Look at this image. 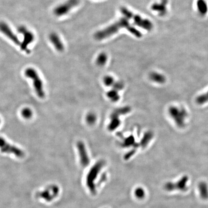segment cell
Returning a JSON list of instances; mask_svg holds the SVG:
<instances>
[{
  "label": "cell",
  "mask_w": 208,
  "mask_h": 208,
  "mask_svg": "<svg viewBox=\"0 0 208 208\" xmlns=\"http://www.w3.org/2000/svg\"><path fill=\"white\" fill-rule=\"evenodd\" d=\"M80 2V0H67L54 9V15L60 17L68 14L73 8L78 6Z\"/></svg>",
  "instance_id": "cell-5"
},
{
  "label": "cell",
  "mask_w": 208,
  "mask_h": 208,
  "mask_svg": "<svg viewBox=\"0 0 208 208\" xmlns=\"http://www.w3.org/2000/svg\"><path fill=\"white\" fill-rule=\"evenodd\" d=\"M167 0H161L159 3H155L151 6V9L157 12L160 16L165 15L167 12L166 5H167Z\"/></svg>",
  "instance_id": "cell-13"
},
{
  "label": "cell",
  "mask_w": 208,
  "mask_h": 208,
  "mask_svg": "<svg viewBox=\"0 0 208 208\" xmlns=\"http://www.w3.org/2000/svg\"><path fill=\"white\" fill-rule=\"evenodd\" d=\"M133 143V138H132V137H130V138H127L126 140L125 141L124 144H125V146H129V145H132Z\"/></svg>",
  "instance_id": "cell-25"
},
{
  "label": "cell",
  "mask_w": 208,
  "mask_h": 208,
  "mask_svg": "<svg viewBox=\"0 0 208 208\" xmlns=\"http://www.w3.org/2000/svg\"><path fill=\"white\" fill-rule=\"evenodd\" d=\"M18 32L20 34H22L23 36V40L20 44V48L22 50L25 51L26 53L29 54L31 51L28 48V47L29 45H30L34 41V34L24 26H19L18 28Z\"/></svg>",
  "instance_id": "cell-6"
},
{
  "label": "cell",
  "mask_w": 208,
  "mask_h": 208,
  "mask_svg": "<svg viewBox=\"0 0 208 208\" xmlns=\"http://www.w3.org/2000/svg\"><path fill=\"white\" fill-rule=\"evenodd\" d=\"M196 103L199 105H203L208 102V91L205 94L200 95L196 100Z\"/></svg>",
  "instance_id": "cell-18"
},
{
  "label": "cell",
  "mask_w": 208,
  "mask_h": 208,
  "mask_svg": "<svg viewBox=\"0 0 208 208\" xmlns=\"http://www.w3.org/2000/svg\"><path fill=\"white\" fill-rule=\"evenodd\" d=\"M0 149L2 152L12 153L18 157H22L24 155L23 152L21 149L8 143L2 137H0Z\"/></svg>",
  "instance_id": "cell-8"
},
{
  "label": "cell",
  "mask_w": 208,
  "mask_h": 208,
  "mask_svg": "<svg viewBox=\"0 0 208 208\" xmlns=\"http://www.w3.org/2000/svg\"><path fill=\"white\" fill-rule=\"evenodd\" d=\"M169 113L179 128L185 126V120L187 117V112L183 108L172 106L169 109Z\"/></svg>",
  "instance_id": "cell-4"
},
{
  "label": "cell",
  "mask_w": 208,
  "mask_h": 208,
  "mask_svg": "<svg viewBox=\"0 0 208 208\" xmlns=\"http://www.w3.org/2000/svg\"><path fill=\"white\" fill-rule=\"evenodd\" d=\"M188 177L187 176H184L176 183H168L165 185V189L168 191H173L177 190L185 191L187 190V183Z\"/></svg>",
  "instance_id": "cell-10"
},
{
  "label": "cell",
  "mask_w": 208,
  "mask_h": 208,
  "mask_svg": "<svg viewBox=\"0 0 208 208\" xmlns=\"http://www.w3.org/2000/svg\"><path fill=\"white\" fill-rule=\"evenodd\" d=\"M86 119L87 122L90 125H92L96 122V116L93 113L88 114Z\"/></svg>",
  "instance_id": "cell-22"
},
{
  "label": "cell",
  "mask_w": 208,
  "mask_h": 208,
  "mask_svg": "<svg viewBox=\"0 0 208 208\" xmlns=\"http://www.w3.org/2000/svg\"><path fill=\"white\" fill-rule=\"evenodd\" d=\"M150 78L155 82L160 84L164 83L166 81V79L163 75L157 72L151 73L150 75Z\"/></svg>",
  "instance_id": "cell-14"
},
{
  "label": "cell",
  "mask_w": 208,
  "mask_h": 208,
  "mask_svg": "<svg viewBox=\"0 0 208 208\" xmlns=\"http://www.w3.org/2000/svg\"><path fill=\"white\" fill-rule=\"evenodd\" d=\"M0 123H1V120H0Z\"/></svg>",
  "instance_id": "cell-26"
},
{
  "label": "cell",
  "mask_w": 208,
  "mask_h": 208,
  "mask_svg": "<svg viewBox=\"0 0 208 208\" xmlns=\"http://www.w3.org/2000/svg\"><path fill=\"white\" fill-rule=\"evenodd\" d=\"M77 146L80 155L81 163L83 165H88L90 160L84 143L82 142L79 141L77 144Z\"/></svg>",
  "instance_id": "cell-12"
},
{
  "label": "cell",
  "mask_w": 208,
  "mask_h": 208,
  "mask_svg": "<svg viewBox=\"0 0 208 208\" xmlns=\"http://www.w3.org/2000/svg\"><path fill=\"white\" fill-rule=\"evenodd\" d=\"M199 188L201 198L203 199H208V186L206 183H200L199 184Z\"/></svg>",
  "instance_id": "cell-16"
},
{
  "label": "cell",
  "mask_w": 208,
  "mask_h": 208,
  "mask_svg": "<svg viewBox=\"0 0 208 208\" xmlns=\"http://www.w3.org/2000/svg\"><path fill=\"white\" fill-rule=\"evenodd\" d=\"M120 10L122 14L125 18L127 19H132L135 24L138 27L148 31H151L153 29V24L149 19L143 18L140 15L133 14L132 12L125 7H122Z\"/></svg>",
  "instance_id": "cell-2"
},
{
  "label": "cell",
  "mask_w": 208,
  "mask_h": 208,
  "mask_svg": "<svg viewBox=\"0 0 208 208\" xmlns=\"http://www.w3.org/2000/svg\"><path fill=\"white\" fill-rule=\"evenodd\" d=\"M32 111L29 108H25L21 111V115L24 118L29 119L32 116Z\"/></svg>",
  "instance_id": "cell-20"
},
{
  "label": "cell",
  "mask_w": 208,
  "mask_h": 208,
  "mask_svg": "<svg viewBox=\"0 0 208 208\" xmlns=\"http://www.w3.org/2000/svg\"><path fill=\"white\" fill-rule=\"evenodd\" d=\"M104 163L103 161H99L98 163L94 166V167L92 168L91 170L89 173L87 177V183L88 186L90 188V190L92 192H95L96 189L94 185V181L96 179V177L98 176L99 172L103 167Z\"/></svg>",
  "instance_id": "cell-7"
},
{
  "label": "cell",
  "mask_w": 208,
  "mask_h": 208,
  "mask_svg": "<svg viewBox=\"0 0 208 208\" xmlns=\"http://www.w3.org/2000/svg\"><path fill=\"white\" fill-rule=\"evenodd\" d=\"M108 60V56L105 53H101L98 55L96 62L97 65L99 66H103L106 64Z\"/></svg>",
  "instance_id": "cell-17"
},
{
  "label": "cell",
  "mask_w": 208,
  "mask_h": 208,
  "mask_svg": "<svg viewBox=\"0 0 208 208\" xmlns=\"http://www.w3.org/2000/svg\"><path fill=\"white\" fill-rule=\"evenodd\" d=\"M135 195H136L137 198H139V199H142L145 196V191L142 188H137L135 191Z\"/></svg>",
  "instance_id": "cell-23"
},
{
  "label": "cell",
  "mask_w": 208,
  "mask_h": 208,
  "mask_svg": "<svg viewBox=\"0 0 208 208\" xmlns=\"http://www.w3.org/2000/svg\"><path fill=\"white\" fill-rule=\"evenodd\" d=\"M104 82L106 86H110L114 83L113 78L111 76H106L104 79Z\"/></svg>",
  "instance_id": "cell-24"
},
{
  "label": "cell",
  "mask_w": 208,
  "mask_h": 208,
  "mask_svg": "<svg viewBox=\"0 0 208 208\" xmlns=\"http://www.w3.org/2000/svg\"><path fill=\"white\" fill-rule=\"evenodd\" d=\"M25 75L32 80L34 90L38 96L40 98H44L45 93L43 90V82L36 70L33 68H28L25 72Z\"/></svg>",
  "instance_id": "cell-3"
},
{
  "label": "cell",
  "mask_w": 208,
  "mask_h": 208,
  "mask_svg": "<svg viewBox=\"0 0 208 208\" xmlns=\"http://www.w3.org/2000/svg\"><path fill=\"white\" fill-rule=\"evenodd\" d=\"M122 28L127 29L129 32L136 37L140 38L142 36L141 33L138 29L130 25L127 18H122L116 22L106 27V28L96 33L94 37L95 39L98 41L104 40L115 34L119 32V29Z\"/></svg>",
  "instance_id": "cell-1"
},
{
  "label": "cell",
  "mask_w": 208,
  "mask_h": 208,
  "mask_svg": "<svg viewBox=\"0 0 208 208\" xmlns=\"http://www.w3.org/2000/svg\"><path fill=\"white\" fill-rule=\"evenodd\" d=\"M49 39L56 50L62 52L64 50V45L59 36L56 33L51 32L49 35Z\"/></svg>",
  "instance_id": "cell-11"
},
{
  "label": "cell",
  "mask_w": 208,
  "mask_h": 208,
  "mask_svg": "<svg viewBox=\"0 0 208 208\" xmlns=\"http://www.w3.org/2000/svg\"><path fill=\"white\" fill-rule=\"evenodd\" d=\"M196 6L199 12L201 15H205L208 12V5L205 0H198L196 2Z\"/></svg>",
  "instance_id": "cell-15"
},
{
  "label": "cell",
  "mask_w": 208,
  "mask_h": 208,
  "mask_svg": "<svg viewBox=\"0 0 208 208\" xmlns=\"http://www.w3.org/2000/svg\"><path fill=\"white\" fill-rule=\"evenodd\" d=\"M152 134L151 133H146V135H145L144 138L142 139L141 142L142 145L143 147L146 146L149 143V141L152 138Z\"/></svg>",
  "instance_id": "cell-21"
},
{
  "label": "cell",
  "mask_w": 208,
  "mask_h": 208,
  "mask_svg": "<svg viewBox=\"0 0 208 208\" xmlns=\"http://www.w3.org/2000/svg\"><path fill=\"white\" fill-rule=\"evenodd\" d=\"M0 32L5 35L8 39L12 41L17 45H20L21 42L19 40L18 38L12 31L10 27L5 22H0Z\"/></svg>",
  "instance_id": "cell-9"
},
{
  "label": "cell",
  "mask_w": 208,
  "mask_h": 208,
  "mask_svg": "<svg viewBox=\"0 0 208 208\" xmlns=\"http://www.w3.org/2000/svg\"><path fill=\"white\" fill-rule=\"evenodd\" d=\"M108 96L112 101L116 102L119 99V96L118 93L117 92V90H112L109 92L108 93Z\"/></svg>",
  "instance_id": "cell-19"
}]
</instances>
